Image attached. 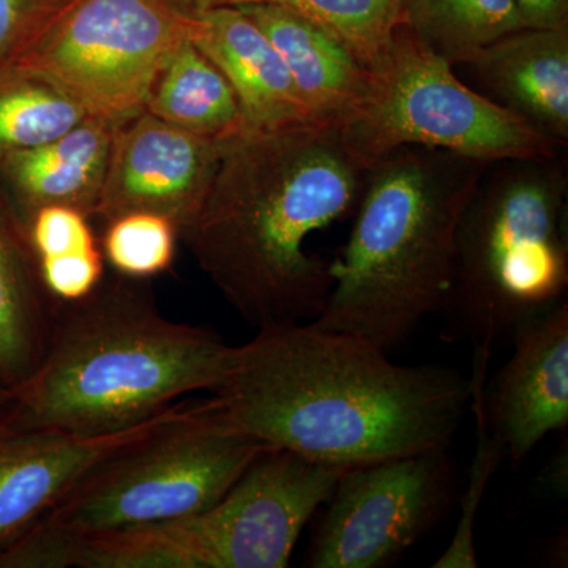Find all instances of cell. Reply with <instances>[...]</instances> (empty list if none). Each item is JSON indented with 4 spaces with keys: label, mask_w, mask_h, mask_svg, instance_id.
<instances>
[{
    "label": "cell",
    "mask_w": 568,
    "mask_h": 568,
    "mask_svg": "<svg viewBox=\"0 0 568 568\" xmlns=\"http://www.w3.org/2000/svg\"><path fill=\"white\" fill-rule=\"evenodd\" d=\"M525 29H568V0H514Z\"/></svg>",
    "instance_id": "4316f807"
},
{
    "label": "cell",
    "mask_w": 568,
    "mask_h": 568,
    "mask_svg": "<svg viewBox=\"0 0 568 568\" xmlns=\"http://www.w3.org/2000/svg\"><path fill=\"white\" fill-rule=\"evenodd\" d=\"M489 163L405 145L369 166L349 241L328 263L332 286L312 321L390 353L443 313L462 213Z\"/></svg>",
    "instance_id": "277c9868"
},
{
    "label": "cell",
    "mask_w": 568,
    "mask_h": 568,
    "mask_svg": "<svg viewBox=\"0 0 568 568\" xmlns=\"http://www.w3.org/2000/svg\"><path fill=\"white\" fill-rule=\"evenodd\" d=\"M368 168L336 122L245 132L227 141L196 219L179 237L257 331L323 312L328 263L305 242L357 207Z\"/></svg>",
    "instance_id": "7a4b0ae2"
},
{
    "label": "cell",
    "mask_w": 568,
    "mask_h": 568,
    "mask_svg": "<svg viewBox=\"0 0 568 568\" xmlns=\"http://www.w3.org/2000/svg\"><path fill=\"white\" fill-rule=\"evenodd\" d=\"M343 470L268 448L212 507L89 538L63 568H286Z\"/></svg>",
    "instance_id": "52a82bcc"
},
{
    "label": "cell",
    "mask_w": 568,
    "mask_h": 568,
    "mask_svg": "<svg viewBox=\"0 0 568 568\" xmlns=\"http://www.w3.org/2000/svg\"><path fill=\"white\" fill-rule=\"evenodd\" d=\"M58 310L41 282L26 224L0 186V387L14 390L39 368Z\"/></svg>",
    "instance_id": "ac0fdd59"
},
{
    "label": "cell",
    "mask_w": 568,
    "mask_h": 568,
    "mask_svg": "<svg viewBox=\"0 0 568 568\" xmlns=\"http://www.w3.org/2000/svg\"><path fill=\"white\" fill-rule=\"evenodd\" d=\"M10 392L0 387V425H2L3 417H6L7 409L10 405Z\"/></svg>",
    "instance_id": "83f0119b"
},
{
    "label": "cell",
    "mask_w": 568,
    "mask_h": 568,
    "mask_svg": "<svg viewBox=\"0 0 568 568\" xmlns=\"http://www.w3.org/2000/svg\"><path fill=\"white\" fill-rule=\"evenodd\" d=\"M189 39L234 89L248 132L317 121L274 43L237 7L194 9Z\"/></svg>",
    "instance_id": "5bb4252c"
},
{
    "label": "cell",
    "mask_w": 568,
    "mask_h": 568,
    "mask_svg": "<svg viewBox=\"0 0 568 568\" xmlns=\"http://www.w3.org/2000/svg\"><path fill=\"white\" fill-rule=\"evenodd\" d=\"M351 151L366 168L405 145L439 149L495 163L549 159L560 145L455 77L454 65L436 58L396 29L383 65L375 71L368 100L339 122Z\"/></svg>",
    "instance_id": "ba28073f"
},
{
    "label": "cell",
    "mask_w": 568,
    "mask_h": 568,
    "mask_svg": "<svg viewBox=\"0 0 568 568\" xmlns=\"http://www.w3.org/2000/svg\"><path fill=\"white\" fill-rule=\"evenodd\" d=\"M402 28L455 65L473 63L489 44L525 26L514 0H405Z\"/></svg>",
    "instance_id": "ffe728a7"
},
{
    "label": "cell",
    "mask_w": 568,
    "mask_h": 568,
    "mask_svg": "<svg viewBox=\"0 0 568 568\" xmlns=\"http://www.w3.org/2000/svg\"><path fill=\"white\" fill-rule=\"evenodd\" d=\"M91 220L84 212L67 205L37 209L24 222L37 261L99 250Z\"/></svg>",
    "instance_id": "d4e9b609"
},
{
    "label": "cell",
    "mask_w": 568,
    "mask_h": 568,
    "mask_svg": "<svg viewBox=\"0 0 568 568\" xmlns=\"http://www.w3.org/2000/svg\"><path fill=\"white\" fill-rule=\"evenodd\" d=\"M179 6L185 7V9L193 10V0H174Z\"/></svg>",
    "instance_id": "f1b7e54d"
},
{
    "label": "cell",
    "mask_w": 568,
    "mask_h": 568,
    "mask_svg": "<svg viewBox=\"0 0 568 568\" xmlns=\"http://www.w3.org/2000/svg\"><path fill=\"white\" fill-rule=\"evenodd\" d=\"M491 351L477 346L474 351V375L470 377V406L476 416V452L470 463L465 495L462 496V514L457 529L444 555L433 564L435 568H477L476 519L485 493L497 466L506 457L499 440L489 432L484 413L487 368Z\"/></svg>",
    "instance_id": "603a6c76"
},
{
    "label": "cell",
    "mask_w": 568,
    "mask_h": 568,
    "mask_svg": "<svg viewBox=\"0 0 568 568\" xmlns=\"http://www.w3.org/2000/svg\"><path fill=\"white\" fill-rule=\"evenodd\" d=\"M481 82L500 106L556 144L568 141V29H521L485 48Z\"/></svg>",
    "instance_id": "9a60e30c"
},
{
    "label": "cell",
    "mask_w": 568,
    "mask_h": 568,
    "mask_svg": "<svg viewBox=\"0 0 568 568\" xmlns=\"http://www.w3.org/2000/svg\"><path fill=\"white\" fill-rule=\"evenodd\" d=\"M89 115L81 103L47 78L0 70V156L58 140Z\"/></svg>",
    "instance_id": "44dd1931"
},
{
    "label": "cell",
    "mask_w": 568,
    "mask_h": 568,
    "mask_svg": "<svg viewBox=\"0 0 568 568\" xmlns=\"http://www.w3.org/2000/svg\"><path fill=\"white\" fill-rule=\"evenodd\" d=\"M268 448L224 424L212 398L185 399L170 420L91 467L0 551V568H63L89 538L200 514Z\"/></svg>",
    "instance_id": "8992f818"
},
{
    "label": "cell",
    "mask_w": 568,
    "mask_h": 568,
    "mask_svg": "<svg viewBox=\"0 0 568 568\" xmlns=\"http://www.w3.org/2000/svg\"><path fill=\"white\" fill-rule=\"evenodd\" d=\"M226 144L140 112L115 130L95 216L159 213L181 235L203 207Z\"/></svg>",
    "instance_id": "8fae6325"
},
{
    "label": "cell",
    "mask_w": 568,
    "mask_h": 568,
    "mask_svg": "<svg viewBox=\"0 0 568 568\" xmlns=\"http://www.w3.org/2000/svg\"><path fill=\"white\" fill-rule=\"evenodd\" d=\"M567 160L489 163L462 213L447 342L495 351L567 302Z\"/></svg>",
    "instance_id": "5b68a950"
},
{
    "label": "cell",
    "mask_w": 568,
    "mask_h": 568,
    "mask_svg": "<svg viewBox=\"0 0 568 568\" xmlns=\"http://www.w3.org/2000/svg\"><path fill=\"white\" fill-rule=\"evenodd\" d=\"M234 346L209 328L168 320L145 280L115 275L59 304L39 368L10 392L3 428L99 436L151 420L183 396L212 392Z\"/></svg>",
    "instance_id": "3957f363"
},
{
    "label": "cell",
    "mask_w": 568,
    "mask_h": 568,
    "mask_svg": "<svg viewBox=\"0 0 568 568\" xmlns=\"http://www.w3.org/2000/svg\"><path fill=\"white\" fill-rule=\"evenodd\" d=\"M118 125L89 115L58 140L0 156V181L26 222L44 205L95 216Z\"/></svg>",
    "instance_id": "2e32d148"
},
{
    "label": "cell",
    "mask_w": 568,
    "mask_h": 568,
    "mask_svg": "<svg viewBox=\"0 0 568 568\" xmlns=\"http://www.w3.org/2000/svg\"><path fill=\"white\" fill-rule=\"evenodd\" d=\"M450 491L447 450L347 467L325 503L306 566L386 567L435 525Z\"/></svg>",
    "instance_id": "30bf717a"
},
{
    "label": "cell",
    "mask_w": 568,
    "mask_h": 568,
    "mask_svg": "<svg viewBox=\"0 0 568 568\" xmlns=\"http://www.w3.org/2000/svg\"><path fill=\"white\" fill-rule=\"evenodd\" d=\"M274 43L317 121L343 122L368 100L375 73L338 37L278 6L237 7Z\"/></svg>",
    "instance_id": "e0dca14e"
},
{
    "label": "cell",
    "mask_w": 568,
    "mask_h": 568,
    "mask_svg": "<svg viewBox=\"0 0 568 568\" xmlns=\"http://www.w3.org/2000/svg\"><path fill=\"white\" fill-rule=\"evenodd\" d=\"M77 0H0V70L43 36Z\"/></svg>",
    "instance_id": "484cf974"
},
{
    "label": "cell",
    "mask_w": 568,
    "mask_h": 568,
    "mask_svg": "<svg viewBox=\"0 0 568 568\" xmlns=\"http://www.w3.org/2000/svg\"><path fill=\"white\" fill-rule=\"evenodd\" d=\"M212 399L241 435L347 469L447 450L470 381L439 366L395 364L368 339L308 321L260 328L234 346Z\"/></svg>",
    "instance_id": "6da1fadb"
},
{
    "label": "cell",
    "mask_w": 568,
    "mask_h": 568,
    "mask_svg": "<svg viewBox=\"0 0 568 568\" xmlns=\"http://www.w3.org/2000/svg\"><path fill=\"white\" fill-rule=\"evenodd\" d=\"M510 361L485 386L484 413L504 454L521 463L568 424V304L519 328Z\"/></svg>",
    "instance_id": "7c38bea8"
},
{
    "label": "cell",
    "mask_w": 568,
    "mask_h": 568,
    "mask_svg": "<svg viewBox=\"0 0 568 568\" xmlns=\"http://www.w3.org/2000/svg\"><path fill=\"white\" fill-rule=\"evenodd\" d=\"M182 405L110 435L0 426V551L48 514L91 467L162 426Z\"/></svg>",
    "instance_id": "4fadbf2b"
},
{
    "label": "cell",
    "mask_w": 568,
    "mask_h": 568,
    "mask_svg": "<svg viewBox=\"0 0 568 568\" xmlns=\"http://www.w3.org/2000/svg\"><path fill=\"white\" fill-rule=\"evenodd\" d=\"M192 13L174 0H77L6 69L47 78L119 126L145 111Z\"/></svg>",
    "instance_id": "9c48e42d"
},
{
    "label": "cell",
    "mask_w": 568,
    "mask_h": 568,
    "mask_svg": "<svg viewBox=\"0 0 568 568\" xmlns=\"http://www.w3.org/2000/svg\"><path fill=\"white\" fill-rule=\"evenodd\" d=\"M145 111L209 140L231 141L248 132L234 89L189 37L153 82Z\"/></svg>",
    "instance_id": "d6986e66"
},
{
    "label": "cell",
    "mask_w": 568,
    "mask_h": 568,
    "mask_svg": "<svg viewBox=\"0 0 568 568\" xmlns=\"http://www.w3.org/2000/svg\"><path fill=\"white\" fill-rule=\"evenodd\" d=\"M178 239V227L166 216L129 212L106 222L100 248L115 274L149 280L170 271Z\"/></svg>",
    "instance_id": "cb8c5ba5"
},
{
    "label": "cell",
    "mask_w": 568,
    "mask_h": 568,
    "mask_svg": "<svg viewBox=\"0 0 568 568\" xmlns=\"http://www.w3.org/2000/svg\"><path fill=\"white\" fill-rule=\"evenodd\" d=\"M403 2L405 0H193V10L257 3L283 7L334 33L375 73L386 61L396 29L402 26Z\"/></svg>",
    "instance_id": "7402d4cb"
}]
</instances>
